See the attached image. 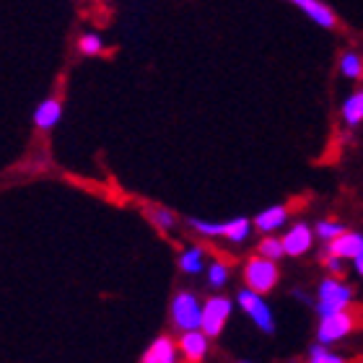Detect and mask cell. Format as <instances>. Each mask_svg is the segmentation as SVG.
I'll return each mask as SVG.
<instances>
[{
	"mask_svg": "<svg viewBox=\"0 0 363 363\" xmlns=\"http://www.w3.org/2000/svg\"><path fill=\"white\" fill-rule=\"evenodd\" d=\"M363 250V236L356 234V231H342L340 236H335V239H330V255H337V257H356L358 252Z\"/></svg>",
	"mask_w": 363,
	"mask_h": 363,
	"instance_id": "obj_10",
	"label": "cell"
},
{
	"mask_svg": "<svg viewBox=\"0 0 363 363\" xmlns=\"http://www.w3.org/2000/svg\"><path fill=\"white\" fill-rule=\"evenodd\" d=\"M179 350L187 361H203L208 353V333L205 330H187L179 337Z\"/></svg>",
	"mask_w": 363,
	"mask_h": 363,
	"instance_id": "obj_8",
	"label": "cell"
},
{
	"mask_svg": "<svg viewBox=\"0 0 363 363\" xmlns=\"http://www.w3.org/2000/svg\"><path fill=\"white\" fill-rule=\"evenodd\" d=\"M62 117V106L57 99H45L34 112V125L39 130H52Z\"/></svg>",
	"mask_w": 363,
	"mask_h": 363,
	"instance_id": "obj_12",
	"label": "cell"
},
{
	"mask_svg": "<svg viewBox=\"0 0 363 363\" xmlns=\"http://www.w3.org/2000/svg\"><path fill=\"white\" fill-rule=\"evenodd\" d=\"M179 267L184 272H189V275H195V272L203 270V250H200V247H189V250L182 252Z\"/></svg>",
	"mask_w": 363,
	"mask_h": 363,
	"instance_id": "obj_16",
	"label": "cell"
},
{
	"mask_svg": "<svg viewBox=\"0 0 363 363\" xmlns=\"http://www.w3.org/2000/svg\"><path fill=\"white\" fill-rule=\"evenodd\" d=\"M208 280H211V286H213V288L226 286V280H228V267L223 265V262H213V265L208 267Z\"/></svg>",
	"mask_w": 363,
	"mask_h": 363,
	"instance_id": "obj_21",
	"label": "cell"
},
{
	"mask_svg": "<svg viewBox=\"0 0 363 363\" xmlns=\"http://www.w3.org/2000/svg\"><path fill=\"white\" fill-rule=\"evenodd\" d=\"M353 262H356V270H358V272H361V278H363V250H361V252H358L356 257H353Z\"/></svg>",
	"mask_w": 363,
	"mask_h": 363,
	"instance_id": "obj_25",
	"label": "cell"
},
{
	"mask_svg": "<svg viewBox=\"0 0 363 363\" xmlns=\"http://www.w3.org/2000/svg\"><path fill=\"white\" fill-rule=\"evenodd\" d=\"M286 218H288V211L283 205H270V208H265L255 218V226H257V231H278L286 223Z\"/></svg>",
	"mask_w": 363,
	"mask_h": 363,
	"instance_id": "obj_14",
	"label": "cell"
},
{
	"mask_svg": "<svg viewBox=\"0 0 363 363\" xmlns=\"http://www.w3.org/2000/svg\"><path fill=\"white\" fill-rule=\"evenodd\" d=\"M353 330V317L342 311H335V314H327V317H319V330H317V337L319 342H325V345H333V342L342 340L345 335H350Z\"/></svg>",
	"mask_w": 363,
	"mask_h": 363,
	"instance_id": "obj_7",
	"label": "cell"
},
{
	"mask_svg": "<svg viewBox=\"0 0 363 363\" xmlns=\"http://www.w3.org/2000/svg\"><path fill=\"white\" fill-rule=\"evenodd\" d=\"M340 73L345 78H361L363 76V60H361V55L356 52H345L340 57Z\"/></svg>",
	"mask_w": 363,
	"mask_h": 363,
	"instance_id": "obj_17",
	"label": "cell"
},
{
	"mask_svg": "<svg viewBox=\"0 0 363 363\" xmlns=\"http://www.w3.org/2000/svg\"><path fill=\"white\" fill-rule=\"evenodd\" d=\"M244 280L257 294H270L275 283H278V265H275V259L262 257V255L252 257L247 262V267H244Z\"/></svg>",
	"mask_w": 363,
	"mask_h": 363,
	"instance_id": "obj_2",
	"label": "cell"
},
{
	"mask_svg": "<svg viewBox=\"0 0 363 363\" xmlns=\"http://www.w3.org/2000/svg\"><path fill=\"white\" fill-rule=\"evenodd\" d=\"M239 306L244 309V314L255 322V325L262 330V333H267L270 335L272 330H275V322H272V311H270V306L265 303V298H262V294H257L255 288H247V291H242L239 294Z\"/></svg>",
	"mask_w": 363,
	"mask_h": 363,
	"instance_id": "obj_4",
	"label": "cell"
},
{
	"mask_svg": "<svg viewBox=\"0 0 363 363\" xmlns=\"http://www.w3.org/2000/svg\"><path fill=\"white\" fill-rule=\"evenodd\" d=\"M151 220L161 228V231H169V228L174 226L177 218H174V213L167 211V208H156V211L151 213Z\"/></svg>",
	"mask_w": 363,
	"mask_h": 363,
	"instance_id": "obj_22",
	"label": "cell"
},
{
	"mask_svg": "<svg viewBox=\"0 0 363 363\" xmlns=\"http://www.w3.org/2000/svg\"><path fill=\"white\" fill-rule=\"evenodd\" d=\"M342 231H345V228H342L340 223H335V220H322V223L317 226L319 239H327V242H330V239H335V236H340Z\"/></svg>",
	"mask_w": 363,
	"mask_h": 363,
	"instance_id": "obj_23",
	"label": "cell"
},
{
	"mask_svg": "<svg viewBox=\"0 0 363 363\" xmlns=\"http://www.w3.org/2000/svg\"><path fill=\"white\" fill-rule=\"evenodd\" d=\"M340 259H342V257H337V255H327L325 265L330 267L333 272H340Z\"/></svg>",
	"mask_w": 363,
	"mask_h": 363,
	"instance_id": "obj_24",
	"label": "cell"
},
{
	"mask_svg": "<svg viewBox=\"0 0 363 363\" xmlns=\"http://www.w3.org/2000/svg\"><path fill=\"white\" fill-rule=\"evenodd\" d=\"M311 239H314V234H311L309 226H303V223L294 226L286 236H283L286 255H291V257H301V255H306V252L311 250Z\"/></svg>",
	"mask_w": 363,
	"mask_h": 363,
	"instance_id": "obj_9",
	"label": "cell"
},
{
	"mask_svg": "<svg viewBox=\"0 0 363 363\" xmlns=\"http://www.w3.org/2000/svg\"><path fill=\"white\" fill-rule=\"evenodd\" d=\"M177 358V345L172 337H159L153 340V345L145 350L143 361L145 363H174Z\"/></svg>",
	"mask_w": 363,
	"mask_h": 363,
	"instance_id": "obj_13",
	"label": "cell"
},
{
	"mask_svg": "<svg viewBox=\"0 0 363 363\" xmlns=\"http://www.w3.org/2000/svg\"><path fill=\"white\" fill-rule=\"evenodd\" d=\"M78 47H81V52L84 55H99L101 50H104V42H101L99 34H84L81 42H78Z\"/></svg>",
	"mask_w": 363,
	"mask_h": 363,
	"instance_id": "obj_20",
	"label": "cell"
},
{
	"mask_svg": "<svg viewBox=\"0 0 363 363\" xmlns=\"http://www.w3.org/2000/svg\"><path fill=\"white\" fill-rule=\"evenodd\" d=\"M172 322L179 327L182 333L187 330H203V306L197 301L195 294L182 291L172 301Z\"/></svg>",
	"mask_w": 363,
	"mask_h": 363,
	"instance_id": "obj_1",
	"label": "cell"
},
{
	"mask_svg": "<svg viewBox=\"0 0 363 363\" xmlns=\"http://www.w3.org/2000/svg\"><path fill=\"white\" fill-rule=\"evenodd\" d=\"M353 298V291H350L345 283L335 278H327L319 283V303H317V314L319 317H327V314H335V311H342Z\"/></svg>",
	"mask_w": 363,
	"mask_h": 363,
	"instance_id": "obj_3",
	"label": "cell"
},
{
	"mask_svg": "<svg viewBox=\"0 0 363 363\" xmlns=\"http://www.w3.org/2000/svg\"><path fill=\"white\" fill-rule=\"evenodd\" d=\"M259 255L270 259H280L286 255V247H283V239H272V236H265L259 242Z\"/></svg>",
	"mask_w": 363,
	"mask_h": 363,
	"instance_id": "obj_18",
	"label": "cell"
},
{
	"mask_svg": "<svg viewBox=\"0 0 363 363\" xmlns=\"http://www.w3.org/2000/svg\"><path fill=\"white\" fill-rule=\"evenodd\" d=\"M309 358L314 363H340L342 356H335L333 350H327L325 342H319V345H314V348L309 350Z\"/></svg>",
	"mask_w": 363,
	"mask_h": 363,
	"instance_id": "obj_19",
	"label": "cell"
},
{
	"mask_svg": "<svg viewBox=\"0 0 363 363\" xmlns=\"http://www.w3.org/2000/svg\"><path fill=\"white\" fill-rule=\"evenodd\" d=\"M231 309H234V303L228 301L226 296H213L211 301L203 303V330L208 333V337H218L223 333Z\"/></svg>",
	"mask_w": 363,
	"mask_h": 363,
	"instance_id": "obj_6",
	"label": "cell"
},
{
	"mask_svg": "<svg viewBox=\"0 0 363 363\" xmlns=\"http://www.w3.org/2000/svg\"><path fill=\"white\" fill-rule=\"evenodd\" d=\"M288 3H294L296 8H301L303 13L309 16L314 23H319V26H325V29H333L335 26V13L325 3H319V0H288Z\"/></svg>",
	"mask_w": 363,
	"mask_h": 363,
	"instance_id": "obj_11",
	"label": "cell"
},
{
	"mask_svg": "<svg viewBox=\"0 0 363 363\" xmlns=\"http://www.w3.org/2000/svg\"><path fill=\"white\" fill-rule=\"evenodd\" d=\"M342 120L348 122V125H358L363 120V91L345 99V104H342Z\"/></svg>",
	"mask_w": 363,
	"mask_h": 363,
	"instance_id": "obj_15",
	"label": "cell"
},
{
	"mask_svg": "<svg viewBox=\"0 0 363 363\" xmlns=\"http://www.w3.org/2000/svg\"><path fill=\"white\" fill-rule=\"evenodd\" d=\"M192 228L197 234L205 236H223L228 242L242 244L252 231V223L247 218H236V220H226V223H208V220H189Z\"/></svg>",
	"mask_w": 363,
	"mask_h": 363,
	"instance_id": "obj_5",
	"label": "cell"
}]
</instances>
